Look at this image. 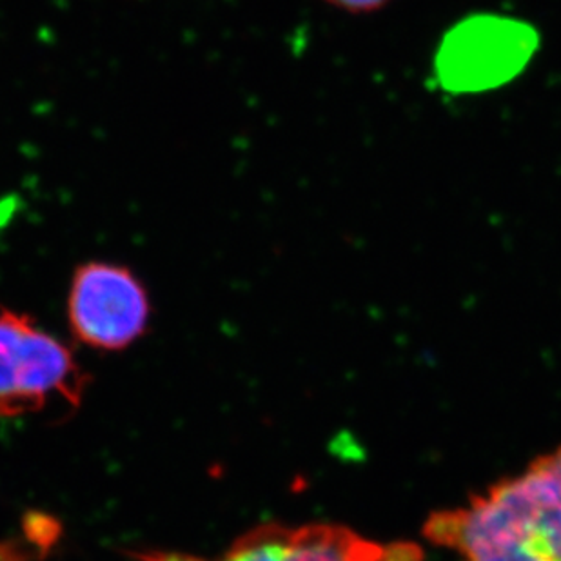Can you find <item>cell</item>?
<instances>
[{
  "label": "cell",
  "mask_w": 561,
  "mask_h": 561,
  "mask_svg": "<svg viewBox=\"0 0 561 561\" xmlns=\"http://www.w3.org/2000/svg\"><path fill=\"white\" fill-rule=\"evenodd\" d=\"M148 318V297L129 271L93 262L75 273L69 323L85 344L123 350L142 334Z\"/></svg>",
  "instance_id": "3957f363"
},
{
  "label": "cell",
  "mask_w": 561,
  "mask_h": 561,
  "mask_svg": "<svg viewBox=\"0 0 561 561\" xmlns=\"http://www.w3.org/2000/svg\"><path fill=\"white\" fill-rule=\"evenodd\" d=\"M535 46V32L529 26L502 16H474L445 37L438 73L453 90H488L513 79Z\"/></svg>",
  "instance_id": "277c9868"
},
{
  "label": "cell",
  "mask_w": 561,
  "mask_h": 561,
  "mask_svg": "<svg viewBox=\"0 0 561 561\" xmlns=\"http://www.w3.org/2000/svg\"><path fill=\"white\" fill-rule=\"evenodd\" d=\"M144 558L148 561H397L375 541L366 540L347 527L331 524L260 525L213 560L179 554Z\"/></svg>",
  "instance_id": "5b68a950"
},
{
  "label": "cell",
  "mask_w": 561,
  "mask_h": 561,
  "mask_svg": "<svg viewBox=\"0 0 561 561\" xmlns=\"http://www.w3.org/2000/svg\"><path fill=\"white\" fill-rule=\"evenodd\" d=\"M424 536L460 561H561V447L466 505L433 514Z\"/></svg>",
  "instance_id": "6da1fadb"
},
{
  "label": "cell",
  "mask_w": 561,
  "mask_h": 561,
  "mask_svg": "<svg viewBox=\"0 0 561 561\" xmlns=\"http://www.w3.org/2000/svg\"><path fill=\"white\" fill-rule=\"evenodd\" d=\"M322 2L353 15H369L383 10L391 4L392 0H322Z\"/></svg>",
  "instance_id": "8992f818"
},
{
  "label": "cell",
  "mask_w": 561,
  "mask_h": 561,
  "mask_svg": "<svg viewBox=\"0 0 561 561\" xmlns=\"http://www.w3.org/2000/svg\"><path fill=\"white\" fill-rule=\"evenodd\" d=\"M84 375L59 340L16 312H0V416L43 409L51 398L79 403Z\"/></svg>",
  "instance_id": "7a4b0ae2"
}]
</instances>
